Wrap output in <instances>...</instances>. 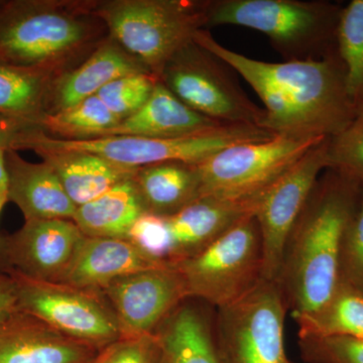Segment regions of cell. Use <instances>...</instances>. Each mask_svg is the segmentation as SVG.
<instances>
[{"label":"cell","instance_id":"1","mask_svg":"<svg viewBox=\"0 0 363 363\" xmlns=\"http://www.w3.org/2000/svg\"><path fill=\"white\" fill-rule=\"evenodd\" d=\"M193 40L245 79L264 105L260 128L276 135L331 138L357 116L338 54L320 60L269 63L224 47L207 30Z\"/></svg>","mask_w":363,"mask_h":363},{"label":"cell","instance_id":"2","mask_svg":"<svg viewBox=\"0 0 363 363\" xmlns=\"http://www.w3.org/2000/svg\"><path fill=\"white\" fill-rule=\"evenodd\" d=\"M362 184L325 169L296 221L278 278L293 318L323 307L339 283L344 234L357 211Z\"/></svg>","mask_w":363,"mask_h":363},{"label":"cell","instance_id":"3","mask_svg":"<svg viewBox=\"0 0 363 363\" xmlns=\"http://www.w3.org/2000/svg\"><path fill=\"white\" fill-rule=\"evenodd\" d=\"M93 0L0 1V60L56 76L78 66L108 37Z\"/></svg>","mask_w":363,"mask_h":363},{"label":"cell","instance_id":"4","mask_svg":"<svg viewBox=\"0 0 363 363\" xmlns=\"http://www.w3.org/2000/svg\"><path fill=\"white\" fill-rule=\"evenodd\" d=\"M342 7L328 1L210 0L205 30L240 26L266 35L286 61L338 54L336 30Z\"/></svg>","mask_w":363,"mask_h":363},{"label":"cell","instance_id":"5","mask_svg":"<svg viewBox=\"0 0 363 363\" xmlns=\"http://www.w3.org/2000/svg\"><path fill=\"white\" fill-rule=\"evenodd\" d=\"M206 2L93 0L109 37L159 79L167 62L206 26Z\"/></svg>","mask_w":363,"mask_h":363},{"label":"cell","instance_id":"6","mask_svg":"<svg viewBox=\"0 0 363 363\" xmlns=\"http://www.w3.org/2000/svg\"><path fill=\"white\" fill-rule=\"evenodd\" d=\"M274 136V133L259 126L248 124H225L198 135L168 140L112 135L91 140H66L52 138L40 128L26 140L23 150L47 147L82 150L104 157L117 166L138 169L164 162L197 164L230 145L266 142Z\"/></svg>","mask_w":363,"mask_h":363},{"label":"cell","instance_id":"7","mask_svg":"<svg viewBox=\"0 0 363 363\" xmlns=\"http://www.w3.org/2000/svg\"><path fill=\"white\" fill-rule=\"evenodd\" d=\"M175 266L183 276L189 298L215 310L238 302L264 279L262 238L255 215Z\"/></svg>","mask_w":363,"mask_h":363},{"label":"cell","instance_id":"8","mask_svg":"<svg viewBox=\"0 0 363 363\" xmlns=\"http://www.w3.org/2000/svg\"><path fill=\"white\" fill-rule=\"evenodd\" d=\"M328 138L276 135L266 142L238 143L196 164L200 197L253 199L269 188L306 152Z\"/></svg>","mask_w":363,"mask_h":363},{"label":"cell","instance_id":"9","mask_svg":"<svg viewBox=\"0 0 363 363\" xmlns=\"http://www.w3.org/2000/svg\"><path fill=\"white\" fill-rule=\"evenodd\" d=\"M288 306L278 281L262 279L233 304L215 310L214 336L220 363H286Z\"/></svg>","mask_w":363,"mask_h":363},{"label":"cell","instance_id":"10","mask_svg":"<svg viewBox=\"0 0 363 363\" xmlns=\"http://www.w3.org/2000/svg\"><path fill=\"white\" fill-rule=\"evenodd\" d=\"M233 72L218 57L191 40L167 62L159 80L198 113L223 123L260 128L264 109L247 97Z\"/></svg>","mask_w":363,"mask_h":363},{"label":"cell","instance_id":"11","mask_svg":"<svg viewBox=\"0 0 363 363\" xmlns=\"http://www.w3.org/2000/svg\"><path fill=\"white\" fill-rule=\"evenodd\" d=\"M7 274L16 281L18 311L67 337L100 351L123 336L116 314L99 291L40 281L14 271Z\"/></svg>","mask_w":363,"mask_h":363},{"label":"cell","instance_id":"12","mask_svg":"<svg viewBox=\"0 0 363 363\" xmlns=\"http://www.w3.org/2000/svg\"><path fill=\"white\" fill-rule=\"evenodd\" d=\"M328 140L315 145L288 169L267 190L255 212L264 252V279L278 278L289 235L320 176L327 169Z\"/></svg>","mask_w":363,"mask_h":363},{"label":"cell","instance_id":"13","mask_svg":"<svg viewBox=\"0 0 363 363\" xmlns=\"http://www.w3.org/2000/svg\"><path fill=\"white\" fill-rule=\"evenodd\" d=\"M99 292L116 314L123 336L156 333L189 298L183 276L174 264L114 279Z\"/></svg>","mask_w":363,"mask_h":363},{"label":"cell","instance_id":"14","mask_svg":"<svg viewBox=\"0 0 363 363\" xmlns=\"http://www.w3.org/2000/svg\"><path fill=\"white\" fill-rule=\"evenodd\" d=\"M85 238L69 219L28 220L18 233L1 238L2 252L9 272L62 283Z\"/></svg>","mask_w":363,"mask_h":363},{"label":"cell","instance_id":"15","mask_svg":"<svg viewBox=\"0 0 363 363\" xmlns=\"http://www.w3.org/2000/svg\"><path fill=\"white\" fill-rule=\"evenodd\" d=\"M262 198L225 199L203 196L178 213L167 217L172 238L169 264L175 266L203 252L238 222L255 215Z\"/></svg>","mask_w":363,"mask_h":363},{"label":"cell","instance_id":"16","mask_svg":"<svg viewBox=\"0 0 363 363\" xmlns=\"http://www.w3.org/2000/svg\"><path fill=\"white\" fill-rule=\"evenodd\" d=\"M98 352L26 313L0 321V363H92Z\"/></svg>","mask_w":363,"mask_h":363},{"label":"cell","instance_id":"17","mask_svg":"<svg viewBox=\"0 0 363 363\" xmlns=\"http://www.w3.org/2000/svg\"><path fill=\"white\" fill-rule=\"evenodd\" d=\"M142 73L152 74L108 35L84 61L52 81L47 113L68 108L94 96L117 79Z\"/></svg>","mask_w":363,"mask_h":363},{"label":"cell","instance_id":"18","mask_svg":"<svg viewBox=\"0 0 363 363\" xmlns=\"http://www.w3.org/2000/svg\"><path fill=\"white\" fill-rule=\"evenodd\" d=\"M9 174V200L25 216L39 219L73 220L77 206L67 195L58 175L49 164L26 161L16 150L6 152Z\"/></svg>","mask_w":363,"mask_h":363},{"label":"cell","instance_id":"19","mask_svg":"<svg viewBox=\"0 0 363 363\" xmlns=\"http://www.w3.org/2000/svg\"><path fill=\"white\" fill-rule=\"evenodd\" d=\"M138 250L128 238H88L62 283L101 291L114 279L164 266Z\"/></svg>","mask_w":363,"mask_h":363},{"label":"cell","instance_id":"20","mask_svg":"<svg viewBox=\"0 0 363 363\" xmlns=\"http://www.w3.org/2000/svg\"><path fill=\"white\" fill-rule=\"evenodd\" d=\"M225 124L193 111L159 80L147 104L133 116L107 130L104 136L133 135L168 140L198 135Z\"/></svg>","mask_w":363,"mask_h":363},{"label":"cell","instance_id":"21","mask_svg":"<svg viewBox=\"0 0 363 363\" xmlns=\"http://www.w3.org/2000/svg\"><path fill=\"white\" fill-rule=\"evenodd\" d=\"M33 152L54 169L67 195L77 207L96 199L121 182L133 178L138 171L82 150L37 147Z\"/></svg>","mask_w":363,"mask_h":363},{"label":"cell","instance_id":"22","mask_svg":"<svg viewBox=\"0 0 363 363\" xmlns=\"http://www.w3.org/2000/svg\"><path fill=\"white\" fill-rule=\"evenodd\" d=\"M215 309L187 298L157 328L167 363H220L214 336Z\"/></svg>","mask_w":363,"mask_h":363},{"label":"cell","instance_id":"23","mask_svg":"<svg viewBox=\"0 0 363 363\" xmlns=\"http://www.w3.org/2000/svg\"><path fill=\"white\" fill-rule=\"evenodd\" d=\"M133 180L147 211L160 216H173L200 198L201 184L196 164H150L138 169Z\"/></svg>","mask_w":363,"mask_h":363},{"label":"cell","instance_id":"24","mask_svg":"<svg viewBox=\"0 0 363 363\" xmlns=\"http://www.w3.org/2000/svg\"><path fill=\"white\" fill-rule=\"evenodd\" d=\"M145 212L142 197L131 178L77 207L73 221L88 238H128L133 224Z\"/></svg>","mask_w":363,"mask_h":363},{"label":"cell","instance_id":"25","mask_svg":"<svg viewBox=\"0 0 363 363\" xmlns=\"http://www.w3.org/2000/svg\"><path fill=\"white\" fill-rule=\"evenodd\" d=\"M57 77L51 72L0 60V114L39 123L40 117L47 113L50 89Z\"/></svg>","mask_w":363,"mask_h":363},{"label":"cell","instance_id":"26","mask_svg":"<svg viewBox=\"0 0 363 363\" xmlns=\"http://www.w3.org/2000/svg\"><path fill=\"white\" fill-rule=\"evenodd\" d=\"M294 320L298 336L363 339V294L339 281L323 307Z\"/></svg>","mask_w":363,"mask_h":363},{"label":"cell","instance_id":"27","mask_svg":"<svg viewBox=\"0 0 363 363\" xmlns=\"http://www.w3.org/2000/svg\"><path fill=\"white\" fill-rule=\"evenodd\" d=\"M121 123L97 95L79 104L40 117L39 124L47 135L59 140H83L102 138Z\"/></svg>","mask_w":363,"mask_h":363},{"label":"cell","instance_id":"28","mask_svg":"<svg viewBox=\"0 0 363 363\" xmlns=\"http://www.w3.org/2000/svg\"><path fill=\"white\" fill-rule=\"evenodd\" d=\"M336 45L345 68L348 92L357 104L363 97V0H352L342 7Z\"/></svg>","mask_w":363,"mask_h":363},{"label":"cell","instance_id":"29","mask_svg":"<svg viewBox=\"0 0 363 363\" xmlns=\"http://www.w3.org/2000/svg\"><path fill=\"white\" fill-rule=\"evenodd\" d=\"M157 81L159 79L150 73L125 76L104 86L96 95L119 121H123L147 104Z\"/></svg>","mask_w":363,"mask_h":363},{"label":"cell","instance_id":"30","mask_svg":"<svg viewBox=\"0 0 363 363\" xmlns=\"http://www.w3.org/2000/svg\"><path fill=\"white\" fill-rule=\"evenodd\" d=\"M327 169L337 172L363 185V116L328 140Z\"/></svg>","mask_w":363,"mask_h":363},{"label":"cell","instance_id":"31","mask_svg":"<svg viewBox=\"0 0 363 363\" xmlns=\"http://www.w3.org/2000/svg\"><path fill=\"white\" fill-rule=\"evenodd\" d=\"M92 363H167L157 334L121 336L98 352Z\"/></svg>","mask_w":363,"mask_h":363},{"label":"cell","instance_id":"32","mask_svg":"<svg viewBox=\"0 0 363 363\" xmlns=\"http://www.w3.org/2000/svg\"><path fill=\"white\" fill-rule=\"evenodd\" d=\"M301 357L308 363H363V339L298 336Z\"/></svg>","mask_w":363,"mask_h":363},{"label":"cell","instance_id":"33","mask_svg":"<svg viewBox=\"0 0 363 363\" xmlns=\"http://www.w3.org/2000/svg\"><path fill=\"white\" fill-rule=\"evenodd\" d=\"M128 240L150 259L169 264L172 238L167 217L145 212L131 226Z\"/></svg>","mask_w":363,"mask_h":363},{"label":"cell","instance_id":"34","mask_svg":"<svg viewBox=\"0 0 363 363\" xmlns=\"http://www.w3.org/2000/svg\"><path fill=\"white\" fill-rule=\"evenodd\" d=\"M339 281L363 294V185L357 211L344 234L339 259Z\"/></svg>","mask_w":363,"mask_h":363},{"label":"cell","instance_id":"35","mask_svg":"<svg viewBox=\"0 0 363 363\" xmlns=\"http://www.w3.org/2000/svg\"><path fill=\"white\" fill-rule=\"evenodd\" d=\"M40 128L37 121L0 114V150H23L28 138Z\"/></svg>","mask_w":363,"mask_h":363},{"label":"cell","instance_id":"36","mask_svg":"<svg viewBox=\"0 0 363 363\" xmlns=\"http://www.w3.org/2000/svg\"><path fill=\"white\" fill-rule=\"evenodd\" d=\"M16 281L9 274H0V321L18 312Z\"/></svg>","mask_w":363,"mask_h":363},{"label":"cell","instance_id":"37","mask_svg":"<svg viewBox=\"0 0 363 363\" xmlns=\"http://www.w3.org/2000/svg\"><path fill=\"white\" fill-rule=\"evenodd\" d=\"M6 150H0V196L9 197V174L6 164Z\"/></svg>","mask_w":363,"mask_h":363},{"label":"cell","instance_id":"38","mask_svg":"<svg viewBox=\"0 0 363 363\" xmlns=\"http://www.w3.org/2000/svg\"><path fill=\"white\" fill-rule=\"evenodd\" d=\"M9 272V267L4 260V252H2L1 238H0V274H7Z\"/></svg>","mask_w":363,"mask_h":363},{"label":"cell","instance_id":"39","mask_svg":"<svg viewBox=\"0 0 363 363\" xmlns=\"http://www.w3.org/2000/svg\"><path fill=\"white\" fill-rule=\"evenodd\" d=\"M9 197L7 196H0V213H1L2 209H4V205L6 202H9Z\"/></svg>","mask_w":363,"mask_h":363},{"label":"cell","instance_id":"40","mask_svg":"<svg viewBox=\"0 0 363 363\" xmlns=\"http://www.w3.org/2000/svg\"><path fill=\"white\" fill-rule=\"evenodd\" d=\"M357 114L363 116V97L357 102Z\"/></svg>","mask_w":363,"mask_h":363},{"label":"cell","instance_id":"41","mask_svg":"<svg viewBox=\"0 0 363 363\" xmlns=\"http://www.w3.org/2000/svg\"><path fill=\"white\" fill-rule=\"evenodd\" d=\"M286 363H295V362H292V360L288 359V362H286Z\"/></svg>","mask_w":363,"mask_h":363}]
</instances>
